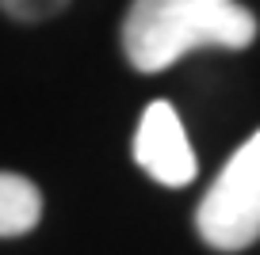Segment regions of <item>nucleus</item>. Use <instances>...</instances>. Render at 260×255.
I'll return each instance as SVG.
<instances>
[{
  "label": "nucleus",
  "instance_id": "1",
  "mask_svg": "<svg viewBox=\"0 0 260 255\" xmlns=\"http://www.w3.org/2000/svg\"><path fill=\"white\" fill-rule=\"evenodd\" d=\"M256 16L237 0H134L122 23V50L138 72H161L191 50H245Z\"/></svg>",
  "mask_w": 260,
  "mask_h": 255
},
{
  "label": "nucleus",
  "instance_id": "2",
  "mask_svg": "<svg viewBox=\"0 0 260 255\" xmlns=\"http://www.w3.org/2000/svg\"><path fill=\"white\" fill-rule=\"evenodd\" d=\"M195 229L214 251H241L260 240V130L230 156L203 194Z\"/></svg>",
  "mask_w": 260,
  "mask_h": 255
},
{
  "label": "nucleus",
  "instance_id": "3",
  "mask_svg": "<svg viewBox=\"0 0 260 255\" xmlns=\"http://www.w3.org/2000/svg\"><path fill=\"white\" fill-rule=\"evenodd\" d=\"M134 160L161 187H187L195 179V152L172 103L157 99L146 107L134 134Z\"/></svg>",
  "mask_w": 260,
  "mask_h": 255
},
{
  "label": "nucleus",
  "instance_id": "4",
  "mask_svg": "<svg viewBox=\"0 0 260 255\" xmlns=\"http://www.w3.org/2000/svg\"><path fill=\"white\" fill-rule=\"evenodd\" d=\"M42 217V194L27 176L0 172V240L23 236Z\"/></svg>",
  "mask_w": 260,
  "mask_h": 255
},
{
  "label": "nucleus",
  "instance_id": "5",
  "mask_svg": "<svg viewBox=\"0 0 260 255\" xmlns=\"http://www.w3.org/2000/svg\"><path fill=\"white\" fill-rule=\"evenodd\" d=\"M69 0H0V8L8 12L19 23H39V19H50L65 8Z\"/></svg>",
  "mask_w": 260,
  "mask_h": 255
}]
</instances>
